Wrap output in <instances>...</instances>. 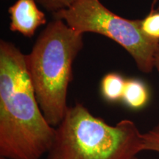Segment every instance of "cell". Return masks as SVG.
<instances>
[{
    "instance_id": "6da1fadb",
    "label": "cell",
    "mask_w": 159,
    "mask_h": 159,
    "mask_svg": "<svg viewBox=\"0 0 159 159\" xmlns=\"http://www.w3.org/2000/svg\"><path fill=\"white\" fill-rule=\"evenodd\" d=\"M55 128L46 120L30 78L26 55L0 41V156L41 159L50 148Z\"/></svg>"
},
{
    "instance_id": "7a4b0ae2",
    "label": "cell",
    "mask_w": 159,
    "mask_h": 159,
    "mask_svg": "<svg viewBox=\"0 0 159 159\" xmlns=\"http://www.w3.org/2000/svg\"><path fill=\"white\" fill-rule=\"evenodd\" d=\"M83 35L55 19L41 32L26 65L38 102L46 120L57 127L69 106L67 94L72 65L83 47Z\"/></svg>"
},
{
    "instance_id": "3957f363",
    "label": "cell",
    "mask_w": 159,
    "mask_h": 159,
    "mask_svg": "<svg viewBox=\"0 0 159 159\" xmlns=\"http://www.w3.org/2000/svg\"><path fill=\"white\" fill-rule=\"evenodd\" d=\"M142 135L133 121L111 125L77 103L55 128L45 159H132L143 151Z\"/></svg>"
},
{
    "instance_id": "277c9868",
    "label": "cell",
    "mask_w": 159,
    "mask_h": 159,
    "mask_svg": "<svg viewBox=\"0 0 159 159\" xmlns=\"http://www.w3.org/2000/svg\"><path fill=\"white\" fill-rule=\"evenodd\" d=\"M77 33H93L104 35L131 55L141 71L150 73L159 41L143 33L141 20L121 17L107 8L100 0H77L68 8L53 13Z\"/></svg>"
},
{
    "instance_id": "5b68a950",
    "label": "cell",
    "mask_w": 159,
    "mask_h": 159,
    "mask_svg": "<svg viewBox=\"0 0 159 159\" xmlns=\"http://www.w3.org/2000/svg\"><path fill=\"white\" fill-rule=\"evenodd\" d=\"M10 30L25 37H32L39 27L47 23L45 13L35 0H16L8 8Z\"/></svg>"
},
{
    "instance_id": "8992f818",
    "label": "cell",
    "mask_w": 159,
    "mask_h": 159,
    "mask_svg": "<svg viewBox=\"0 0 159 159\" xmlns=\"http://www.w3.org/2000/svg\"><path fill=\"white\" fill-rule=\"evenodd\" d=\"M149 99V90L142 81L136 79L126 80L122 100L127 106L139 110L146 106Z\"/></svg>"
},
{
    "instance_id": "52a82bcc",
    "label": "cell",
    "mask_w": 159,
    "mask_h": 159,
    "mask_svg": "<svg viewBox=\"0 0 159 159\" xmlns=\"http://www.w3.org/2000/svg\"><path fill=\"white\" fill-rule=\"evenodd\" d=\"M126 80L117 73H108L102 77L100 90L103 98L110 102L122 99Z\"/></svg>"
},
{
    "instance_id": "ba28073f",
    "label": "cell",
    "mask_w": 159,
    "mask_h": 159,
    "mask_svg": "<svg viewBox=\"0 0 159 159\" xmlns=\"http://www.w3.org/2000/svg\"><path fill=\"white\" fill-rule=\"evenodd\" d=\"M141 27L148 38L159 41V11H151L144 19L141 20Z\"/></svg>"
},
{
    "instance_id": "9c48e42d",
    "label": "cell",
    "mask_w": 159,
    "mask_h": 159,
    "mask_svg": "<svg viewBox=\"0 0 159 159\" xmlns=\"http://www.w3.org/2000/svg\"><path fill=\"white\" fill-rule=\"evenodd\" d=\"M143 151L159 152V122L145 134H142Z\"/></svg>"
},
{
    "instance_id": "30bf717a",
    "label": "cell",
    "mask_w": 159,
    "mask_h": 159,
    "mask_svg": "<svg viewBox=\"0 0 159 159\" xmlns=\"http://www.w3.org/2000/svg\"><path fill=\"white\" fill-rule=\"evenodd\" d=\"M41 7L52 13L66 9L77 0H35Z\"/></svg>"
},
{
    "instance_id": "8fae6325",
    "label": "cell",
    "mask_w": 159,
    "mask_h": 159,
    "mask_svg": "<svg viewBox=\"0 0 159 159\" xmlns=\"http://www.w3.org/2000/svg\"><path fill=\"white\" fill-rule=\"evenodd\" d=\"M154 67L156 68L157 71H158L159 74V44L157 48L156 55H155V60H154Z\"/></svg>"
},
{
    "instance_id": "7c38bea8",
    "label": "cell",
    "mask_w": 159,
    "mask_h": 159,
    "mask_svg": "<svg viewBox=\"0 0 159 159\" xmlns=\"http://www.w3.org/2000/svg\"><path fill=\"white\" fill-rule=\"evenodd\" d=\"M132 159H139V158H138V157L136 156V157H134V158H132Z\"/></svg>"
},
{
    "instance_id": "4fadbf2b",
    "label": "cell",
    "mask_w": 159,
    "mask_h": 159,
    "mask_svg": "<svg viewBox=\"0 0 159 159\" xmlns=\"http://www.w3.org/2000/svg\"><path fill=\"white\" fill-rule=\"evenodd\" d=\"M0 159H5V158H0ZM41 159H45V158H41Z\"/></svg>"
}]
</instances>
